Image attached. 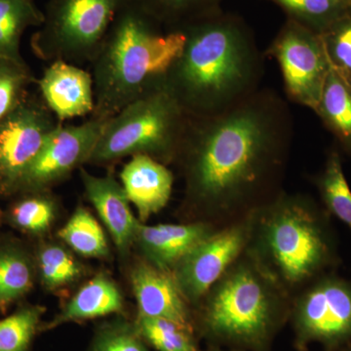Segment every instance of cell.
I'll list each match as a JSON object with an SVG mask.
<instances>
[{
	"label": "cell",
	"mask_w": 351,
	"mask_h": 351,
	"mask_svg": "<svg viewBox=\"0 0 351 351\" xmlns=\"http://www.w3.org/2000/svg\"><path fill=\"white\" fill-rule=\"evenodd\" d=\"M135 325L145 343L156 351H199L195 332L174 321L138 315Z\"/></svg>",
	"instance_id": "26"
},
{
	"label": "cell",
	"mask_w": 351,
	"mask_h": 351,
	"mask_svg": "<svg viewBox=\"0 0 351 351\" xmlns=\"http://www.w3.org/2000/svg\"><path fill=\"white\" fill-rule=\"evenodd\" d=\"M88 351H152L135 323L117 319L99 328Z\"/></svg>",
	"instance_id": "32"
},
{
	"label": "cell",
	"mask_w": 351,
	"mask_h": 351,
	"mask_svg": "<svg viewBox=\"0 0 351 351\" xmlns=\"http://www.w3.org/2000/svg\"><path fill=\"white\" fill-rule=\"evenodd\" d=\"M86 198L110 232L117 250L125 255L135 242L138 218L132 213L123 186L112 175L98 177L80 169Z\"/></svg>",
	"instance_id": "16"
},
{
	"label": "cell",
	"mask_w": 351,
	"mask_h": 351,
	"mask_svg": "<svg viewBox=\"0 0 351 351\" xmlns=\"http://www.w3.org/2000/svg\"><path fill=\"white\" fill-rule=\"evenodd\" d=\"M34 267L24 252L6 248L0 250V309H6L31 290Z\"/></svg>",
	"instance_id": "24"
},
{
	"label": "cell",
	"mask_w": 351,
	"mask_h": 351,
	"mask_svg": "<svg viewBox=\"0 0 351 351\" xmlns=\"http://www.w3.org/2000/svg\"><path fill=\"white\" fill-rule=\"evenodd\" d=\"M45 309L25 306L0 321V351H27Z\"/></svg>",
	"instance_id": "30"
},
{
	"label": "cell",
	"mask_w": 351,
	"mask_h": 351,
	"mask_svg": "<svg viewBox=\"0 0 351 351\" xmlns=\"http://www.w3.org/2000/svg\"><path fill=\"white\" fill-rule=\"evenodd\" d=\"M36 82L27 63L0 57V122L27 96V88Z\"/></svg>",
	"instance_id": "31"
},
{
	"label": "cell",
	"mask_w": 351,
	"mask_h": 351,
	"mask_svg": "<svg viewBox=\"0 0 351 351\" xmlns=\"http://www.w3.org/2000/svg\"><path fill=\"white\" fill-rule=\"evenodd\" d=\"M62 122L43 99L27 94L0 122V184L2 191H18L21 181L46 141Z\"/></svg>",
	"instance_id": "10"
},
{
	"label": "cell",
	"mask_w": 351,
	"mask_h": 351,
	"mask_svg": "<svg viewBox=\"0 0 351 351\" xmlns=\"http://www.w3.org/2000/svg\"><path fill=\"white\" fill-rule=\"evenodd\" d=\"M205 221L186 223H138L135 242L145 261L154 267L172 271L184 256L219 230Z\"/></svg>",
	"instance_id": "15"
},
{
	"label": "cell",
	"mask_w": 351,
	"mask_h": 351,
	"mask_svg": "<svg viewBox=\"0 0 351 351\" xmlns=\"http://www.w3.org/2000/svg\"><path fill=\"white\" fill-rule=\"evenodd\" d=\"M251 215L246 252L291 297L336 265L329 214L309 196L282 191Z\"/></svg>",
	"instance_id": "4"
},
{
	"label": "cell",
	"mask_w": 351,
	"mask_h": 351,
	"mask_svg": "<svg viewBox=\"0 0 351 351\" xmlns=\"http://www.w3.org/2000/svg\"><path fill=\"white\" fill-rule=\"evenodd\" d=\"M0 191H2L1 184H0Z\"/></svg>",
	"instance_id": "35"
},
{
	"label": "cell",
	"mask_w": 351,
	"mask_h": 351,
	"mask_svg": "<svg viewBox=\"0 0 351 351\" xmlns=\"http://www.w3.org/2000/svg\"><path fill=\"white\" fill-rule=\"evenodd\" d=\"M38 267L41 282L51 291L71 285L84 274L82 263L60 244H47L39 250Z\"/></svg>",
	"instance_id": "27"
},
{
	"label": "cell",
	"mask_w": 351,
	"mask_h": 351,
	"mask_svg": "<svg viewBox=\"0 0 351 351\" xmlns=\"http://www.w3.org/2000/svg\"><path fill=\"white\" fill-rule=\"evenodd\" d=\"M295 21L319 34L351 10V0H269Z\"/></svg>",
	"instance_id": "25"
},
{
	"label": "cell",
	"mask_w": 351,
	"mask_h": 351,
	"mask_svg": "<svg viewBox=\"0 0 351 351\" xmlns=\"http://www.w3.org/2000/svg\"><path fill=\"white\" fill-rule=\"evenodd\" d=\"M191 121L163 80L108 120L88 163L106 165L127 156L175 162Z\"/></svg>",
	"instance_id": "6"
},
{
	"label": "cell",
	"mask_w": 351,
	"mask_h": 351,
	"mask_svg": "<svg viewBox=\"0 0 351 351\" xmlns=\"http://www.w3.org/2000/svg\"><path fill=\"white\" fill-rule=\"evenodd\" d=\"M291 304L292 297L245 250L193 308L195 330L213 348L269 351Z\"/></svg>",
	"instance_id": "5"
},
{
	"label": "cell",
	"mask_w": 351,
	"mask_h": 351,
	"mask_svg": "<svg viewBox=\"0 0 351 351\" xmlns=\"http://www.w3.org/2000/svg\"><path fill=\"white\" fill-rule=\"evenodd\" d=\"M208 351H232V350H223V348H213V346H211V348H210L209 350H208Z\"/></svg>",
	"instance_id": "33"
},
{
	"label": "cell",
	"mask_w": 351,
	"mask_h": 351,
	"mask_svg": "<svg viewBox=\"0 0 351 351\" xmlns=\"http://www.w3.org/2000/svg\"><path fill=\"white\" fill-rule=\"evenodd\" d=\"M295 346L320 343L327 351L351 343V282L325 274L293 295L290 317Z\"/></svg>",
	"instance_id": "8"
},
{
	"label": "cell",
	"mask_w": 351,
	"mask_h": 351,
	"mask_svg": "<svg viewBox=\"0 0 351 351\" xmlns=\"http://www.w3.org/2000/svg\"><path fill=\"white\" fill-rule=\"evenodd\" d=\"M131 284L138 315L164 318L195 330L193 309L182 295L172 271L142 261L133 267Z\"/></svg>",
	"instance_id": "13"
},
{
	"label": "cell",
	"mask_w": 351,
	"mask_h": 351,
	"mask_svg": "<svg viewBox=\"0 0 351 351\" xmlns=\"http://www.w3.org/2000/svg\"><path fill=\"white\" fill-rule=\"evenodd\" d=\"M167 31H177L221 10V0H138Z\"/></svg>",
	"instance_id": "23"
},
{
	"label": "cell",
	"mask_w": 351,
	"mask_h": 351,
	"mask_svg": "<svg viewBox=\"0 0 351 351\" xmlns=\"http://www.w3.org/2000/svg\"><path fill=\"white\" fill-rule=\"evenodd\" d=\"M36 83L41 99L60 122L93 113V77L76 64L52 62Z\"/></svg>",
	"instance_id": "14"
},
{
	"label": "cell",
	"mask_w": 351,
	"mask_h": 351,
	"mask_svg": "<svg viewBox=\"0 0 351 351\" xmlns=\"http://www.w3.org/2000/svg\"><path fill=\"white\" fill-rule=\"evenodd\" d=\"M29 193L31 195L14 205L10 218L21 230L40 234L47 232L57 218L58 203L48 191Z\"/></svg>",
	"instance_id": "28"
},
{
	"label": "cell",
	"mask_w": 351,
	"mask_h": 351,
	"mask_svg": "<svg viewBox=\"0 0 351 351\" xmlns=\"http://www.w3.org/2000/svg\"><path fill=\"white\" fill-rule=\"evenodd\" d=\"M127 0H48L43 23L32 36L43 61L92 63L115 15Z\"/></svg>",
	"instance_id": "7"
},
{
	"label": "cell",
	"mask_w": 351,
	"mask_h": 351,
	"mask_svg": "<svg viewBox=\"0 0 351 351\" xmlns=\"http://www.w3.org/2000/svg\"><path fill=\"white\" fill-rule=\"evenodd\" d=\"M251 213L219 228L173 269L176 282L193 309L246 250Z\"/></svg>",
	"instance_id": "11"
},
{
	"label": "cell",
	"mask_w": 351,
	"mask_h": 351,
	"mask_svg": "<svg viewBox=\"0 0 351 351\" xmlns=\"http://www.w3.org/2000/svg\"><path fill=\"white\" fill-rule=\"evenodd\" d=\"M343 351H351V343L350 345L346 346V348H343Z\"/></svg>",
	"instance_id": "34"
},
{
	"label": "cell",
	"mask_w": 351,
	"mask_h": 351,
	"mask_svg": "<svg viewBox=\"0 0 351 351\" xmlns=\"http://www.w3.org/2000/svg\"><path fill=\"white\" fill-rule=\"evenodd\" d=\"M58 237L82 257H110V246L105 232L86 208H76L75 213L58 232Z\"/></svg>",
	"instance_id": "21"
},
{
	"label": "cell",
	"mask_w": 351,
	"mask_h": 351,
	"mask_svg": "<svg viewBox=\"0 0 351 351\" xmlns=\"http://www.w3.org/2000/svg\"><path fill=\"white\" fill-rule=\"evenodd\" d=\"M292 136L287 103L270 90L217 114L191 117L176 161L195 221L223 228L280 193Z\"/></svg>",
	"instance_id": "1"
},
{
	"label": "cell",
	"mask_w": 351,
	"mask_h": 351,
	"mask_svg": "<svg viewBox=\"0 0 351 351\" xmlns=\"http://www.w3.org/2000/svg\"><path fill=\"white\" fill-rule=\"evenodd\" d=\"M316 113L351 154V86L331 66Z\"/></svg>",
	"instance_id": "19"
},
{
	"label": "cell",
	"mask_w": 351,
	"mask_h": 351,
	"mask_svg": "<svg viewBox=\"0 0 351 351\" xmlns=\"http://www.w3.org/2000/svg\"><path fill=\"white\" fill-rule=\"evenodd\" d=\"M184 43V32L167 31L138 0H127L91 63V117L112 119L145 90L162 82Z\"/></svg>",
	"instance_id": "3"
},
{
	"label": "cell",
	"mask_w": 351,
	"mask_h": 351,
	"mask_svg": "<svg viewBox=\"0 0 351 351\" xmlns=\"http://www.w3.org/2000/svg\"><path fill=\"white\" fill-rule=\"evenodd\" d=\"M108 120L91 117L80 125H60L25 172L18 191H48L88 163Z\"/></svg>",
	"instance_id": "12"
},
{
	"label": "cell",
	"mask_w": 351,
	"mask_h": 351,
	"mask_svg": "<svg viewBox=\"0 0 351 351\" xmlns=\"http://www.w3.org/2000/svg\"><path fill=\"white\" fill-rule=\"evenodd\" d=\"M180 31L184 49L163 83L189 117L217 114L258 91L262 53L241 18L219 10Z\"/></svg>",
	"instance_id": "2"
},
{
	"label": "cell",
	"mask_w": 351,
	"mask_h": 351,
	"mask_svg": "<svg viewBox=\"0 0 351 351\" xmlns=\"http://www.w3.org/2000/svg\"><path fill=\"white\" fill-rule=\"evenodd\" d=\"M315 184L327 213L345 223L351 232V191L338 152L328 154L324 169L316 177Z\"/></svg>",
	"instance_id": "22"
},
{
	"label": "cell",
	"mask_w": 351,
	"mask_h": 351,
	"mask_svg": "<svg viewBox=\"0 0 351 351\" xmlns=\"http://www.w3.org/2000/svg\"><path fill=\"white\" fill-rule=\"evenodd\" d=\"M123 306V295L117 284L107 274H99L76 292L45 330L121 313Z\"/></svg>",
	"instance_id": "18"
},
{
	"label": "cell",
	"mask_w": 351,
	"mask_h": 351,
	"mask_svg": "<svg viewBox=\"0 0 351 351\" xmlns=\"http://www.w3.org/2000/svg\"><path fill=\"white\" fill-rule=\"evenodd\" d=\"M120 180L127 197L137 209L141 223L159 213L172 195L173 173L152 157H132L120 173Z\"/></svg>",
	"instance_id": "17"
},
{
	"label": "cell",
	"mask_w": 351,
	"mask_h": 351,
	"mask_svg": "<svg viewBox=\"0 0 351 351\" xmlns=\"http://www.w3.org/2000/svg\"><path fill=\"white\" fill-rule=\"evenodd\" d=\"M318 34L330 66L351 86V10Z\"/></svg>",
	"instance_id": "29"
},
{
	"label": "cell",
	"mask_w": 351,
	"mask_h": 351,
	"mask_svg": "<svg viewBox=\"0 0 351 351\" xmlns=\"http://www.w3.org/2000/svg\"><path fill=\"white\" fill-rule=\"evenodd\" d=\"M43 19L34 0H0V57L25 63L21 39L29 27H40Z\"/></svg>",
	"instance_id": "20"
},
{
	"label": "cell",
	"mask_w": 351,
	"mask_h": 351,
	"mask_svg": "<svg viewBox=\"0 0 351 351\" xmlns=\"http://www.w3.org/2000/svg\"><path fill=\"white\" fill-rule=\"evenodd\" d=\"M267 53L279 64L288 99L316 112L330 69L319 34L287 19Z\"/></svg>",
	"instance_id": "9"
}]
</instances>
